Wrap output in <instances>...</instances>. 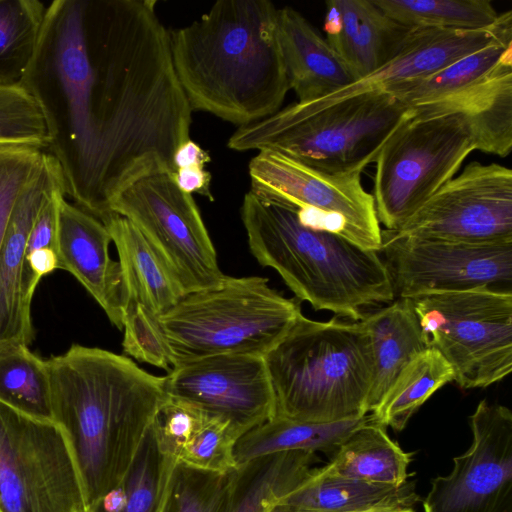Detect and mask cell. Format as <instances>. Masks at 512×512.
Masks as SVG:
<instances>
[{
  "instance_id": "1",
  "label": "cell",
  "mask_w": 512,
  "mask_h": 512,
  "mask_svg": "<svg viewBox=\"0 0 512 512\" xmlns=\"http://www.w3.org/2000/svg\"><path fill=\"white\" fill-rule=\"evenodd\" d=\"M153 0H54L21 83L36 99L65 195L102 220L130 181L175 173L192 109Z\"/></svg>"
},
{
  "instance_id": "2",
  "label": "cell",
  "mask_w": 512,
  "mask_h": 512,
  "mask_svg": "<svg viewBox=\"0 0 512 512\" xmlns=\"http://www.w3.org/2000/svg\"><path fill=\"white\" fill-rule=\"evenodd\" d=\"M46 365L53 421L67 438L86 509L127 474L167 397L164 377L127 356L79 344Z\"/></svg>"
},
{
  "instance_id": "3",
  "label": "cell",
  "mask_w": 512,
  "mask_h": 512,
  "mask_svg": "<svg viewBox=\"0 0 512 512\" xmlns=\"http://www.w3.org/2000/svg\"><path fill=\"white\" fill-rule=\"evenodd\" d=\"M268 0H220L169 31L173 66L193 110L244 126L277 112L289 83Z\"/></svg>"
},
{
  "instance_id": "4",
  "label": "cell",
  "mask_w": 512,
  "mask_h": 512,
  "mask_svg": "<svg viewBox=\"0 0 512 512\" xmlns=\"http://www.w3.org/2000/svg\"><path fill=\"white\" fill-rule=\"evenodd\" d=\"M241 219L250 252L274 269L297 300L315 310L360 321L366 308L395 300L378 251L359 247L333 232L303 224L295 209L248 191Z\"/></svg>"
},
{
  "instance_id": "5",
  "label": "cell",
  "mask_w": 512,
  "mask_h": 512,
  "mask_svg": "<svg viewBox=\"0 0 512 512\" xmlns=\"http://www.w3.org/2000/svg\"><path fill=\"white\" fill-rule=\"evenodd\" d=\"M264 361L275 416L332 423L368 414L372 355L360 321H316L301 314Z\"/></svg>"
},
{
  "instance_id": "6",
  "label": "cell",
  "mask_w": 512,
  "mask_h": 512,
  "mask_svg": "<svg viewBox=\"0 0 512 512\" xmlns=\"http://www.w3.org/2000/svg\"><path fill=\"white\" fill-rule=\"evenodd\" d=\"M409 113L394 96L376 91L311 110L293 103L238 127L227 146L280 152L328 173L362 174Z\"/></svg>"
},
{
  "instance_id": "7",
  "label": "cell",
  "mask_w": 512,
  "mask_h": 512,
  "mask_svg": "<svg viewBox=\"0 0 512 512\" xmlns=\"http://www.w3.org/2000/svg\"><path fill=\"white\" fill-rule=\"evenodd\" d=\"M302 314L261 276L231 277L185 294L159 317L173 368L225 354L265 356Z\"/></svg>"
},
{
  "instance_id": "8",
  "label": "cell",
  "mask_w": 512,
  "mask_h": 512,
  "mask_svg": "<svg viewBox=\"0 0 512 512\" xmlns=\"http://www.w3.org/2000/svg\"><path fill=\"white\" fill-rule=\"evenodd\" d=\"M426 347L450 364L463 389L485 388L512 371V293L490 286L410 298Z\"/></svg>"
},
{
  "instance_id": "9",
  "label": "cell",
  "mask_w": 512,
  "mask_h": 512,
  "mask_svg": "<svg viewBox=\"0 0 512 512\" xmlns=\"http://www.w3.org/2000/svg\"><path fill=\"white\" fill-rule=\"evenodd\" d=\"M475 150L457 114L410 113L376 158L375 210L385 230L396 231L458 172Z\"/></svg>"
},
{
  "instance_id": "10",
  "label": "cell",
  "mask_w": 512,
  "mask_h": 512,
  "mask_svg": "<svg viewBox=\"0 0 512 512\" xmlns=\"http://www.w3.org/2000/svg\"><path fill=\"white\" fill-rule=\"evenodd\" d=\"M250 191L296 210L299 220L361 248L380 251L382 229L361 173H328L272 150L249 162Z\"/></svg>"
},
{
  "instance_id": "11",
  "label": "cell",
  "mask_w": 512,
  "mask_h": 512,
  "mask_svg": "<svg viewBox=\"0 0 512 512\" xmlns=\"http://www.w3.org/2000/svg\"><path fill=\"white\" fill-rule=\"evenodd\" d=\"M77 467L61 427L0 401V512H84Z\"/></svg>"
},
{
  "instance_id": "12",
  "label": "cell",
  "mask_w": 512,
  "mask_h": 512,
  "mask_svg": "<svg viewBox=\"0 0 512 512\" xmlns=\"http://www.w3.org/2000/svg\"><path fill=\"white\" fill-rule=\"evenodd\" d=\"M111 213L128 219L162 256L186 294L219 285L226 277L191 194L181 191L174 173L152 170L114 196Z\"/></svg>"
},
{
  "instance_id": "13",
  "label": "cell",
  "mask_w": 512,
  "mask_h": 512,
  "mask_svg": "<svg viewBox=\"0 0 512 512\" xmlns=\"http://www.w3.org/2000/svg\"><path fill=\"white\" fill-rule=\"evenodd\" d=\"M394 232L465 243L512 242L511 169L469 163Z\"/></svg>"
},
{
  "instance_id": "14",
  "label": "cell",
  "mask_w": 512,
  "mask_h": 512,
  "mask_svg": "<svg viewBox=\"0 0 512 512\" xmlns=\"http://www.w3.org/2000/svg\"><path fill=\"white\" fill-rule=\"evenodd\" d=\"M379 253L395 299L512 281V242H455L384 229Z\"/></svg>"
},
{
  "instance_id": "15",
  "label": "cell",
  "mask_w": 512,
  "mask_h": 512,
  "mask_svg": "<svg viewBox=\"0 0 512 512\" xmlns=\"http://www.w3.org/2000/svg\"><path fill=\"white\" fill-rule=\"evenodd\" d=\"M469 422L472 443L431 480L424 512H512V412L484 399Z\"/></svg>"
},
{
  "instance_id": "16",
  "label": "cell",
  "mask_w": 512,
  "mask_h": 512,
  "mask_svg": "<svg viewBox=\"0 0 512 512\" xmlns=\"http://www.w3.org/2000/svg\"><path fill=\"white\" fill-rule=\"evenodd\" d=\"M168 395L230 421L243 435L276 414L263 356L216 355L172 368Z\"/></svg>"
},
{
  "instance_id": "17",
  "label": "cell",
  "mask_w": 512,
  "mask_h": 512,
  "mask_svg": "<svg viewBox=\"0 0 512 512\" xmlns=\"http://www.w3.org/2000/svg\"><path fill=\"white\" fill-rule=\"evenodd\" d=\"M56 200L58 269L71 273L122 330L126 299L120 265L110 257L107 227L67 201L64 191L57 193Z\"/></svg>"
},
{
  "instance_id": "18",
  "label": "cell",
  "mask_w": 512,
  "mask_h": 512,
  "mask_svg": "<svg viewBox=\"0 0 512 512\" xmlns=\"http://www.w3.org/2000/svg\"><path fill=\"white\" fill-rule=\"evenodd\" d=\"M512 21V11L499 14L495 24L483 30H443L413 28L400 51L370 75L316 101L296 104L311 110L367 93L386 92L394 87L426 77L455 60L492 42Z\"/></svg>"
},
{
  "instance_id": "19",
  "label": "cell",
  "mask_w": 512,
  "mask_h": 512,
  "mask_svg": "<svg viewBox=\"0 0 512 512\" xmlns=\"http://www.w3.org/2000/svg\"><path fill=\"white\" fill-rule=\"evenodd\" d=\"M64 187L57 160L45 152L39 173L20 194L0 247V343L27 346L34 339L31 306L24 299L23 282L28 237L47 197Z\"/></svg>"
},
{
  "instance_id": "20",
  "label": "cell",
  "mask_w": 512,
  "mask_h": 512,
  "mask_svg": "<svg viewBox=\"0 0 512 512\" xmlns=\"http://www.w3.org/2000/svg\"><path fill=\"white\" fill-rule=\"evenodd\" d=\"M151 430L160 453L177 465L220 474L238 469L234 450L243 434L196 405L167 395Z\"/></svg>"
},
{
  "instance_id": "21",
  "label": "cell",
  "mask_w": 512,
  "mask_h": 512,
  "mask_svg": "<svg viewBox=\"0 0 512 512\" xmlns=\"http://www.w3.org/2000/svg\"><path fill=\"white\" fill-rule=\"evenodd\" d=\"M323 29L357 81L391 60L413 28L392 19L374 0H330Z\"/></svg>"
},
{
  "instance_id": "22",
  "label": "cell",
  "mask_w": 512,
  "mask_h": 512,
  "mask_svg": "<svg viewBox=\"0 0 512 512\" xmlns=\"http://www.w3.org/2000/svg\"><path fill=\"white\" fill-rule=\"evenodd\" d=\"M411 109L417 114H457L466 122L475 150L508 156L512 149V53L472 85Z\"/></svg>"
},
{
  "instance_id": "23",
  "label": "cell",
  "mask_w": 512,
  "mask_h": 512,
  "mask_svg": "<svg viewBox=\"0 0 512 512\" xmlns=\"http://www.w3.org/2000/svg\"><path fill=\"white\" fill-rule=\"evenodd\" d=\"M277 33L289 88L297 102L319 100L355 82L326 39L298 11L278 9Z\"/></svg>"
},
{
  "instance_id": "24",
  "label": "cell",
  "mask_w": 512,
  "mask_h": 512,
  "mask_svg": "<svg viewBox=\"0 0 512 512\" xmlns=\"http://www.w3.org/2000/svg\"><path fill=\"white\" fill-rule=\"evenodd\" d=\"M101 221L117 249L126 307L137 302L162 316L186 294L179 279L128 219L111 213Z\"/></svg>"
},
{
  "instance_id": "25",
  "label": "cell",
  "mask_w": 512,
  "mask_h": 512,
  "mask_svg": "<svg viewBox=\"0 0 512 512\" xmlns=\"http://www.w3.org/2000/svg\"><path fill=\"white\" fill-rule=\"evenodd\" d=\"M372 355V377L367 398L371 413L401 369L426 347L413 304L397 298L384 307L366 312L360 320Z\"/></svg>"
},
{
  "instance_id": "26",
  "label": "cell",
  "mask_w": 512,
  "mask_h": 512,
  "mask_svg": "<svg viewBox=\"0 0 512 512\" xmlns=\"http://www.w3.org/2000/svg\"><path fill=\"white\" fill-rule=\"evenodd\" d=\"M415 482L401 486L331 476L312 468L278 504L297 512H352L380 506L413 507L419 501Z\"/></svg>"
},
{
  "instance_id": "27",
  "label": "cell",
  "mask_w": 512,
  "mask_h": 512,
  "mask_svg": "<svg viewBox=\"0 0 512 512\" xmlns=\"http://www.w3.org/2000/svg\"><path fill=\"white\" fill-rule=\"evenodd\" d=\"M413 453L405 452L386 432V427L368 419L336 448L320 470L331 476L401 486L409 477Z\"/></svg>"
},
{
  "instance_id": "28",
  "label": "cell",
  "mask_w": 512,
  "mask_h": 512,
  "mask_svg": "<svg viewBox=\"0 0 512 512\" xmlns=\"http://www.w3.org/2000/svg\"><path fill=\"white\" fill-rule=\"evenodd\" d=\"M368 417L369 414L332 423H311L274 416L239 438L234 450L237 468L255 459L286 451L334 453L340 443Z\"/></svg>"
},
{
  "instance_id": "29",
  "label": "cell",
  "mask_w": 512,
  "mask_h": 512,
  "mask_svg": "<svg viewBox=\"0 0 512 512\" xmlns=\"http://www.w3.org/2000/svg\"><path fill=\"white\" fill-rule=\"evenodd\" d=\"M316 453L286 451L255 459L238 469L225 512H270L313 468Z\"/></svg>"
},
{
  "instance_id": "30",
  "label": "cell",
  "mask_w": 512,
  "mask_h": 512,
  "mask_svg": "<svg viewBox=\"0 0 512 512\" xmlns=\"http://www.w3.org/2000/svg\"><path fill=\"white\" fill-rule=\"evenodd\" d=\"M453 378L447 360L437 350L425 348L398 373L370 413L372 420L402 431L415 412Z\"/></svg>"
},
{
  "instance_id": "31",
  "label": "cell",
  "mask_w": 512,
  "mask_h": 512,
  "mask_svg": "<svg viewBox=\"0 0 512 512\" xmlns=\"http://www.w3.org/2000/svg\"><path fill=\"white\" fill-rule=\"evenodd\" d=\"M512 53V21L489 44L437 72L391 89L388 93L411 108L458 92L487 76Z\"/></svg>"
},
{
  "instance_id": "32",
  "label": "cell",
  "mask_w": 512,
  "mask_h": 512,
  "mask_svg": "<svg viewBox=\"0 0 512 512\" xmlns=\"http://www.w3.org/2000/svg\"><path fill=\"white\" fill-rule=\"evenodd\" d=\"M0 401L32 417L53 421L46 360L25 344L0 343Z\"/></svg>"
},
{
  "instance_id": "33",
  "label": "cell",
  "mask_w": 512,
  "mask_h": 512,
  "mask_svg": "<svg viewBox=\"0 0 512 512\" xmlns=\"http://www.w3.org/2000/svg\"><path fill=\"white\" fill-rule=\"evenodd\" d=\"M388 16L410 28L483 30L499 14L489 0H374Z\"/></svg>"
},
{
  "instance_id": "34",
  "label": "cell",
  "mask_w": 512,
  "mask_h": 512,
  "mask_svg": "<svg viewBox=\"0 0 512 512\" xmlns=\"http://www.w3.org/2000/svg\"><path fill=\"white\" fill-rule=\"evenodd\" d=\"M163 456V455H162ZM164 458L160 512H225L238 469L212 473L177 465Z\"/></svg>"
},
{
  "instance_id": "35",
  "label": "cell",
  "mask_w": 512,
  "mask_h": 512,
  "mask_svg": "<svg viewBox=\"0 0 512 512\" xmlns=\"http://www.w3.org/2000/svg\"><path fill=\"white\" fill-rule=\"evenodd\" d=\"M163 470L164 458L150 428L122 481L84 512H155Z\"/></svg>"
},
{
  "instance_id": "36",
  "label": "cell",
  "mask_w": 512,
  "mask_h": 512,
  "mask_svg": "<svg viewBox=\"0 0 512 512\" xmlns=\"http://www.w3.org/2000/svg\"><path fill=\"white\" fill-rule=\"evenodd\" d=\"M45 10L38 0H0V84L22 81L35 52Z\"/></svg>"
},
{
  "instance_id": "37",
  "label": "cell",
  "mask_w": 512,
  "mask_h": 512,
  "mask_svg": "<svg viewBox=\"0 0 512 512\" xmlns=\"http://www.w3.org/2000/svg\"><path fill=\"white\" fill-rule=\"evenodd\" d=\"M49 138L36 99L21 83L0 84V145L34 146L46 151Z\"/></svg>"
},
{
  "instance_id": "38",
  "label": "cell",
  "mask_w": 512,
  "mask_h": 512,
  "mask_svg": "<svg viewBox=\"0 0 512 512\" xmlns=\"http://www.w3.org/2000/svg\"><path fill=\"white\" fill-rule=\"evenodd\" d=\"M159 317L140 303H129L123 319V352L138 362L171 371L172 353Z\"/></svg>"
},
{
  "instance_id": "39",
  "label": "cell",
  "mask_w": 512,
  "mask_h": 512,
  "mask_svg": "<svg viewBox=\"0 0 512 512\" xmlns=\"http://www.w3.org/2000/svg\"><path fill=\"white\" fill-rule=\"evenodd\" d=\"M45 151L34 146L0 145V247L13 208L29 182L39 173Z\"/></svg>"
},
{
  "instance_id": "40",
  "label": "cell",
  "mask_w": 512,
  "mask_h": 512,
  "mask_svg": "<svg viewBox=\"0 0 512 512\" xmlns=\"http://www.w3.org/2000/svg\"><path fill=\"white\" fill-rule=\"evenodd\" d=\"M211 174L204 167L191 166L177 169L174 181L184 193H198L213 200L210 192Z\"/></svg>"
},
{
  "instance_id": "41",
  "label": "cell",
  "mask_w": 512,
  "mask_h": 512,
  "mask_svg": "<svg viewBox=\"0 0 512 512\" xmlns=\"http://www.w3.org/2000/svg\"><path fill=\"white\" fill-rule=\"evenodd\" d=\"M211 158L208 152L202 149L191 139L180 145L173 158L175 171L180 168L198 166L204 167L210 162Z\"/></svg>"
},
{
  "instance_id": "42",
  "label": "cell",
  "mask_w": 512,
  "mask_h": 512,
  "mask_svg": "<svg viewBox=\"0 0 512 512\" xmlns=\"http://www.w3.org/2000/svg\"><path fill=\"white\" fill-rule=\"evenodd\" d=\"M352 512H415V511H414L413 507L392 505V506L372 507V508H367V509L352 511Z\"/></svg>"
},
{
  "instance_id": "43",
  "label": "cell",
  "mask_w": 512,
  "mask_h": 512,
  "mask_svg": "<svg viewBox=\"0 0 512 512\" xmlns=\"http://www.w3.org/2000/svg\"><path fill=\"white\" fill-rule=\"evenodd\" d=\"M270 512H297L285 505L277 504L275 507L271 509Z\"/></svg>"
},
{
  "instance_id": "44",
  "label": "cell",
  "mask_w": 512,
  "mask_h": 512,
  "mask_svg": "<svg viewBox=\"0 0 512 512\" xmlns=\"http://www.w3.org/2000/svg\"><path fill=\"white\" fill-rule=\"evenodd\" d=\"M160 511H161V492H160V496H159V500H158L155 512H160Z\"/></svg>"
}]
</instances>
